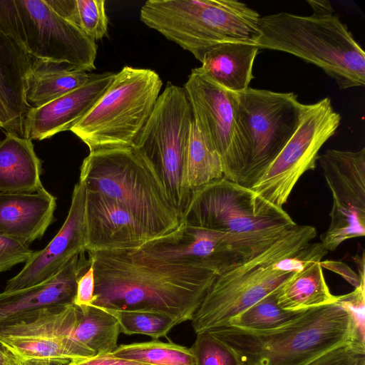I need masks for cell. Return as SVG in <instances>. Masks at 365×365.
Returning <instances> with one entry per match:
<instances>
[{
	"instance_id": "obj_1",
	"label": "cell",
	"mask_w": 365,
	"mask_h": 365,
	"mask_svg": "<svg viewBox=\"0 0 365 365\" xmlns=\"http://www.w3.org/2000/svg\"><path fill=\"white\" fill-rule=\"evenodd\" d=\"M95 275L93 305L192 320L218 275L212 268L138 250L87 252Z\"/></svg>"
},
{
	"instance_id": "obj_2",
	"label": "cell",
	"mask_w": 365,
	"mask_h": 365,
	"mask_svg": "<svg viewBox=\"0 0 365 365\" xmlns=\"http://www.w3.org/2000/svg\"><path fill=\"white\" fill-rule=\"evenodd\" d=\"M364 316V305L350 292L277 329L255 331L227 325L210 333L231 347L241 365H307L335 347L365 341Z\"/></svg>"
},
{
	"instance_id": "obj_3",
	"label": "cell",
	"mask_w": 365,
	"mask_h": 365,
	"mask_svg": "<svg viewBox=\"0 0 365 365\" xmlns=\"http://www.w3.org/2000/svg\"><path fill=\"white\" fill-rule=\"evenodd\" d=\"M315 227L298 225L262 252L235 268L218 274L195 312V332H210L276 290L308 262L321 260L328 251L312 243Z\"/></svg>"
},
{
	"instance_id": "obj_4",
	"label": "cell",
	"mask_w": 365,
	"mask_h": 365,
	"mask_svg": "<svg viewBox=\"0 0 365 365\" xmlns=\"http://www.w3.org/2000/svg\"><path fill=\"white\" fill-rule=\"evenodd\" d=\"M259 49L291 53L314 64L340 89L364 86L365 52L338 16L279 12L259 18Z\"/></svg>"
},
{
	"instance_id": "obj_5",
	"label": "cell",
	"mask_w": 365,
	"mask_h": 365,
	"mask_svg": "<svg viewBox=\"0 0 365 365\" xmlns=\"http://www.w3.org/2000/svg\"><path fill=\"white\" fill-rule=\"evenodd\" d=\"M79 182L125 207L153 238L175 230L180 219L150 166L131 147L90 152Z\"/></svg>"
},
{
	"instance_id": "obj_6",
	"label": "cell",
	"mask_w": 365,
	"mask_h": 365,
	"mask_svg": "<svg viewBox=\"0 0 365 365\" xmlns=\"http://www.w3.org/2000/svg\"><path fill=\"white\" fill-rule=\"evenodd\" d=\"M140 18L200 62L216 45H256L259 36V14L236 0H149L140 9Z\"/></svg>"
},
{
	"instance_id": "obj_7",
	"label": "cell",
	"mask_w": 365,
	"mask_h": 365,
	"mask_svg": "<svg viewBox=\"0 0 365 365\" xmlns=\"http://www.w3.org/2000/svg\"><path fill=\"white\" fill-rule=\"evenodd\" d=\"M193 122L183 87L168 82L131 146L155 172L180 221L193 193L185 175L187 148Z\"/></svg>"
},
{
	"instance_id": "obj_8",
	"label": "cell",
	"mask_w": 365,
	"mask_h": 365,
	"mask_svg": "<svg viewBox=\"0 0 365 365\" xmlns=\"http://www.w3.org/2000/svg\"><path fill=\"white\" fill-rule=\"evenodd\" d=\"M162 86L155 71L125 66L71 131L90 152L131 147L149 118Z\"/></svg>"
},
{
	"instance_id": "obj_9",
	"label": "cell",
	"mask_w": 365,
	"mask_h": 365,
	"mask_svg": "<svg viewBox=\"0 0 365 365\" xmlns=\"http://www.w3.org/2000/svg\"><path fill=\"white\" fill-rule=\"evenodd\" d=\"M232 93L238 147L244 165L242 185L251 187L295 133L304 104L292 92L248 87Z\"/></svg>"
},
{
	"instance_id": "obj_10",
	"label": "cell",
	"mask_w": 365,
	"mask_h": 365,
	"mask_svg": "<svg viewBox=\"0 0 365 365\" xmlns=\"http://www.w3.org/2000/svg\"><path fill=\"white\" fill-rule=\"evenodd\" d=\"M0 31L34 58L96 68V41L54 11L46 0H0Z\"/></svg>"
},
{
	"instance_id": "obj_11",
	"label": "cell",
	"mask_w": 365,
	"mask_h": 365,
	"mask_svg": "<svg viewBox=\"0 0 365 365\" xmlns=\"http://www.w3.org/2000/svg\"><path fill=\"white\" fill-rule=\"evenodd\" d=\"M181 220L230 233L289 229L297 225L282 207L272 204L250 187L225 178L195 190Z\"/></svg>"
},
{
	"instance_id": "obj_12",
	"label": "cell",
	"mask_w": 365,
	"mask_h": 365,
	"mask_svg": "<svg viewBox=\"0 0 365 365\" xmlns=\"http://www.w3.org/2000/svg\"><path fill=\"white\" fill-rule=\"evenodd\" d=\"M289 230L230 233L196 227L181 220L173 232L152 239L137 250L153 257L201 264L220 274L256 256Z\"/></svg>"
},
{
	"instance_id": "obj_13",
	"label": "cell",
	"mask_w": 365,
	"mask_h": 365,
	"mask_svg": "<svg viewBox=\"0 0 365 365\" xmlns=\"http://www.w3.org/2000/svg\"><path fill=\"white\" fill-rule=\"evenodd\" d=\"M340 121L329 98L304 104L295 133L250 187L283 208L299 178L315 169L319 150L335 134Z\"/></svg>"
},
{
	"instance_id": "obj_14",
	"label": "cell",
	"mask_w": 365,
	"mask_h": 365,
	"mask_svg": "<svg viewBox=\"0 0 365 365\" xmlns=\"http://www.w3.org/2000/svg\"><path fill=\"white\" fill-rule=\"evenodd\" d=\"M76 319L73 304L46 307L0 329V346L19 361L67 364L96 356L71 337Z\"/></svg>"
},
{
	"instance_id": "obj_15",
	"label": "cell",
	"mask_w": 365,
	"mask_h": 365,
	"mask_svg": "<svg viewBox=\"0 0 365 365\" xmlns=\"http://www.w3.org/2000/svg\"><path fill=\"white\" fill-rule=\"evenodd\" d=\"M333 200L330 223L321 235L327 251L365 235V148L358 151L327 150L318 156Z\"/></svg>"
},
{
	"instance_id": "obj_16",
	"label": "cell",
	"mask_w": 365,
	"mask_h": 365,
	"mask_svg": "<svg viewBox=\"0 0 365 365\" xmlns=\"http://www.w3.org/2000/svg\"><path fill=\"white\" fill-rule=\"evenodd\" d=\"M183 88L196 128L220 157L224 178L242 184L244 165L238 147L232 91L215 82L201 67L191 71Z\"/></svg>"
},
{
	"instance_id": "obj_17",
	"label": "cell",
	"mask_w": 365,
	"mask_h": 365,
	"mask_svg": "<svg viewBox=\"0 0 365 365\" xmlns=\"http://www.w3.org/2000/svg\"><path fill=\"white\" fill-rule=\"evenodd\" d=\"M85 200V188L78 181L73 190L68 215L58 233L43 250L34 252L22 269L7 281L4 292L46 282L73 257L86 251Z\"/></svg>"
},
{
	"instance_id": "obj_18",
	"label": "cell",
	"mask_w": 365,
	"mask_h": 365,
	"mask_svg": "<svg viewBox=\"0 0 365 365\" xmlns=\"http://www.w3.org/2000/svg\"><path fill=\"white\" fill-rule=\"evenodd\" d=\"M85 218L87 252L137 250L153 239L125 207L100 193L86 190Z\"/></svg>"
},
{
	"instance_id": "obj_19",
	"label": "cell",
	"mask_w": 365,
	"mask_h": 365,
	"mask_svg": "<svg viewBox=\"0 0 365 365\" xmlns=\"http://www.w3.org/2000/svg\"><path fill=\"white\" fill-rule=\"evenodd\" d=\"M115 74L98 73L86 85L41 106L31 108L24 119V137L41 140L71 130L104 93Z\"/></svg>"
},
{
	"instance_id": "obj_20",
	"label": "cell",
	"mask_w": 365,
	"mask_h": 365,
	"mask_svg": "<svg viewBox=\"0 0 365 365\" xmlns=\"http://www.w3.org/2000/svg\"><path fill=\"white\" fill-rule=\"evenodd\" d=\"M87 251L73 257L53 277L27 288L0 293V329L38 310L73 304L77 281L89 267Z\"/></svg>"
},
{
	"instance_id": "obj_21",
	"label": "cell",
	"mask_w": 365,
	"mask_h": 365,
	"mask_svg": "<svg viewBox=\"0 0 365 365\" xmlns=\"http://www.w3.org/2000/svg\"><path fill=\"white\" fill-rule=\"evenodd\" d=\"M56 198L44 187L31 194L0 195V235L29 245L54 220Z\"/></svg>"
},
{
	"instance_id": "obj_22",
	"label": "cell",
	"mask_w": 365,
	"mask_h": 365,
	"mask_svg": "<svg viewBox=\"0 0 365 365\" xmlns=\"http://www.w3.org/2000/svg\"><path fill=\"white\" fill-rule=\"evenodd\" d=\"M41 161L32 140L6 133L0 143V195L31 194L43 187Z\"/></svg>"
},
{
	"instance_id": "obj_23",
	"label": "cell",
	"mask_w": 365,
	"mask_h": 365,
	"mask_svg": "<svg viewBox=\"0 0 365 365\" xmlns=\"http://www.w3.org/2000/svg\"><path fill=\"white\" fill-rule=\"evenodd\" d=\"M259 48L245 42H227L215 46L204 56L201 68L224 88L239 92L254 78L252 67Z\"/></svg>"
},
{
	"instance_id": "obj_24",
	"label": "cell",
	"mask_w": 365,
	"mask_h": 365,
	"mask_svg": "<svg viewBox=\"0 0 365 365\" xmlns=\"http://www.w3.org/2000/svg\"><path fill=\"white\" fill-rule=\"evenodd\" d=\"M97 75L79 71L66 63L31 58L26 101L31 108L41 106L86 85Z\"/></svg>"
},
{
	"instance_id": "obj_25",
	"label": "cell",
	"mask_w": 365,
	"mask_h": 365,
	"mask_svg": "<svg viewBox=\"0 0 365 365\" xmlns=\"http://www.w3.org/2000/svg\"><path fill=\"white\" fill-rule=\"evenodd\" d=\"M31 57L12 38L0 31V97L23 123L31 108L26 83Z\"/></svg>"
},
{
	"instance_id": "obj_26",
	"label": "cell",
	"mask_w": 365,
	"mask_h": 365,
	"mask_svg": "<svg viewBox=\"0 0 365 365\" xmlns=\"http://www.w3.org/2000/svg\"><path fill=\"white\" fill-rule=\"evenodd\" d=\"M339 296L331 293L321 260L308 262L288 278L277 291V304L288 311L307 310L334 303Z\"/></svg>"
},
{
	"instance_id": "obj_27",
	"label": "cell",
	"mask_w": 365,
	"mask_h": 365,
	"mask_svg": "<svg viewBox=\"0 0 365 365\" xmlns=\"http://www.w3.org/2000/svg\"><path fill=\"white\" fill-rule=\"evenodd\" d=\"M120 332L116 318L95 305L76 306V319L71 337L94 351L96 356L112 353Z\"/></svg>"
},
{
	"instance_id": "obj_28",
	"label": "cell",
	"mask_w": 365,
	"mask_h": 365,
	"mask_svg": "<svg viewBox=\"0 0 365 365\" xmlns=\"http://www.w3.org/2000/svg\"><path fill=\"white\" fill-rule=\"evenodd\" d=\"M185 175L192 192L224 178L220 155L207 145L194 122L187 148Z\"/></svg>"
},
{
	"instance_id": "obj_29",
	"label": "cell",
	"mask_w": 365,
	"mask_h": 365,
	"mask_svg": "<svg viewBox=\"0 0 365 365\" xmlns=\"http://www.w3.org/2000/svg\"><path fill=\"white\" fill-rule=\"evenodd\" d=\"M111 354L145 365H195L190 348L157 339L118 346Z\"/></svg>"
},
{
	"instance_id": "obj_30",
	"label": "cell",
	"mask_w": 365,
	"mask_h": 365,
	"mask_svg": "<svg viewBox=\"0 0 365 365\" xmlns=\"http://www.w3.org/2000/svg\"><path fill=\"white\" fill-rule=\"evenodd\" d=\"M61 16L97 41L107 34L108 19L104 0H46Z\"/></svg>"
},
{
	"instance_id": "obj_31",
	"label": "cell",
	"mask_w": 365,
	"mask_h": 365,
	"mask_svg": "<svg viewBox=\"0 0 365 365\" xmlns=\"http://www.w3.org/2000/svg\"><path fill=\"white\" fill-rule=\"evenodd\" d=\"M277 289L231 319L227 325L255 331L272 330L294 321L307 311H288L279 307Z\"/></svg>"
},
{
	"instance_id": "obj_32",
	"label": "cell",
	"mask_w": 365,
	"mask_h": 365,
	"mask_svg": "<svg viewBox=\"0 0 365 365\" xmlns=\"http://www.w3.org/2000/svg\"><path fill=\"white\" fill-rule=\"evenodd\" d=\"M118 320L125 334H145L153 339L165 336L178 322L173 317L156 312L106 309Z\"/></svg>"
},
{
	"instance_id": "obj_33",
	"label": "cell",
	"mask_w": 365,
	"mask_h": 365,
	"mask_svg": "<svg viewBox=\"0 0 365 365\" xmlns=\"http://www.w3.org/2000/svg\"><path fill=\"white\" fill-rule=\"evenodd\" d=\"M190 349L195 357V365H241L231 347L210 332L197 334Z\"/></svg>"
},
{
	"instance_id": "obj_34",
	"label": "cell",
	"mask_w": 365,
	"mask_h": 365,
	"mask_svg": "<svg viewBox=\"0 0 365 365\" xmlns=\"http://www.w3.org/2000/svg\"><path fill=\"white\" fill-rule=\"evenodd\" d=\"M307 365H365V341L356 339L335 347Z\"/></svg>"
},
{
	"instance_id": "obj_35",
	"label": "cell",
	"mask_w": 365,
	"mask_h": 365,
	"mask_svg": "<svg viewBox=\"0 0 365 365\" xmlns=\"http://www.w3.org/2000/svg\"><path fill=\"white\" fill-rule=\"evenodd\" d=\"M33 253L28 245L0 235V273L18 264L26 263Z\"/></svg>"
},
{
	"instance_id": "obj_36",
	"label": "cell",
	"mask_w": 365,
	"mask_h": 365,
	"mask_svg": "<svg viewBox=\"0 0 365 365\" xmlns=\"http://www.w3.org/2000/svg\"><path fill=\"white\" fill-rule=\"evenodd\" d=\"M94 293L95 275L93 267L91 262L88 269L79 277L77 281L73 304L77 307L92 305L96 299Z\"/></svg>"
},
{
	"instance_id": "obj_37",
	"label": "cell",
	"mask_w": 365,
	"mask_h": 365,
	"mask_svg": "<svg viewBox=\"0 0 365 365\" xmlns=\"http://www.w3.org/2000/svg\"><path fill=\"white\" fill-rule=\"evenodd\" d=\"M0 129L24 137L23 123L6 106L0 97Z\"/></svg>"
},
{
	"instance_id": "obj_38",
	"label": "cell",
	"mask_w": 365,
	"mask_h": 365,
	"mask_svg": "<svg viewBox=\"0 0 365 365\" xmlns=\"http://www.w3.org/2000/svg\"><path fill=\"white\" fill-rule=\"evenodd\" d=\"M65 365H145L136 361L114 357L111 353L71 361Z\"/></svg>"
},
{
	"instance_id": "obj_39",
	"label": "cell",
	"mask_w": 365,
	"mask_h": 365,
	"mask_svg": "<svg viewBox=\"0 0 365 365\" xmlns=\"http://www.w3.org/2000/svg\"><path fill=\"white\" fill-rule=\"evenodd\" d=\"M312 10L313 14L317 16H326L333 14L331 5L328 1L307 0Z\"/></svg>"
},
{
	"instance_id": "obj_40",
	"label": "cell",
	"mask_w": 365,
	"mask_h": 365,
	"mask_svg": "<svg viewBox=\"0 0 365 365\" xmlns=\"http://www.w3.org/2000/svg\"><path fill=\"white\" fill-rule=\"evenodd\" d=\"M21 364V362L0 346V365H19Z\"/></svg>"
},
{
	"instance_id": "obj_41",
	"label": "cell",
	"mask_w": 365,
	"mask_h": 365,
	"mask_svg": "<svg viewBox=\"0 0 365 365\" xmlns=\"http://www.w3.org/2000/svg\"><path fill=\"white\" fill-rule=\"evenodd\" d=\"M25 365H65L58 363H49V362H41V361H26L24 362Z\"/></svg>"
},
{
	"instance_id": "obj_42",
	"label": "cell",
	"mask_w": 365,
	"mask_h": 365,
	"mask_svg": "<svg viewBox=\"0 0 365 365\" xmlns=\"http://www.w3.org/2000/svg\"><path fill=\"white\" fill-rule=\"evenodd\" d=\"M19 365H25V364H24V363H21V364H19Z\"/></svg>"
}]
</instances>
